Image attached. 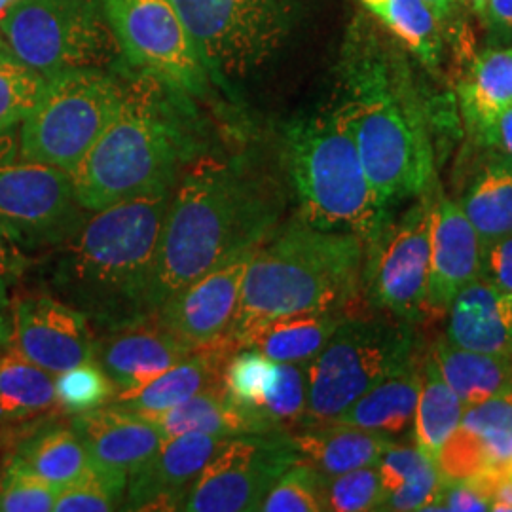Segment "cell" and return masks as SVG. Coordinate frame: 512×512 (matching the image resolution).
<instances>
[{
	"mask_svg": "<svg viewBox=\"0 0 512 512\" xmlns=\"http://www.w3.org/2000/svg\"><path fill=\"white\" fill-rule=\"evenodd\" d=\"M145 418L162 431L165 440L186 433H203L222 439L253 433H272L262 421L232 403L224 387L203 391L165 412Z\"/></svg>",
	"mask_w": 512,
	"mask_h": 512,
	"instance_id": "cell-26",
	"label": "cell"
},
{
	"mask_svg": "<svg viewBox=\"0 0 512 512\" xmlns=\"http://www.w3.org/2000/svg\"><path fill=\"white\" fill-rule=\"evenodd\" d=\"M31 264L29 255L19 247L16 239L0 224V291L23 277Z\"/></svg>",
	"mask_w": 512,
	"mask_h": 512,
	"instance_id": "cell-48",
	"label": "cell"
},
{
	"mask_svg": "<svg viewBox=\"0 0 512 512\" xmlns=\"http://www.w3.org/2000/svg\"><path fill=\"white\" fill-rule=\"evenodd\" d=\"M444 480L440 478L439 469L429 471L401 488L384 494L380 511H429L437 501Z\"/></svg>",
	"mask_w": 512,
	"mask_h": 512,
	"instance_id": "cell-45",
	"label": "cell"
},
{
	"mask_svg": "<svg viewBox=\"0 0 512 512\" xmlns=\"http://www.w3.org/2000/svg\"><path fill=\"white\" fill-rule=\"evenodd\" d=\"M482 145L492 148L495 154L512 160V107L497 116L490 128L476 135Z\"/></svg>",
	"mask_w": 512,
	"mask_h": 512,
	"instance_id": "cell-49",
	"label": "cell"
},
{
	"mask_svg": "<svg viewBox=\"0 0 512 512\" xmlns=\"http://www.w3.org/2000/svg\"><path fill=\"white\" fill-rule=\"evenodd\" d=\"M57 408L55 374L33 365L14 349L0 351V429H14Z\"/></svg>",
	"mask_w": 512,
	"mask_h": 512,
	"instance_id": "cell-28",
	"label": "cell"
},
{
	"mask_svg": "<svg viewBox=\"0 0 512 512\" xmlns=\"http://www.w3.org/2000/svg\"><path fill=\"white\" fill-rule=\"evenodd\" d=\"M340 310H306L260 321L236 336V342L255 348L274 363L306 366L327 346L330 336L344 321Z\"/></svg>",
	"mask_w": 512,
	"mask_h": 512,
	"instance_id": "cell-23",
	"label": "cell"
},
{
	"mask_svg": "<svg viewBox=\"0 0 512 512\" xmlns=\"http://www.w3.org/2000/svg\"><path fill=\"white\" fill-rule=\"evenodd\" d=\"M2 471H4V467H2V461H0V476H2Z\"/></svg>",
	"mask_w": 512,
	"mask_h": 512,
	"instance_id": "cell-56",
	"label": "cell"
},
{
	"mask_svg": "<svg viewBox=\"0 0 512 512\" xmlns=\"http://www.w3.org/2000/svg\"><path fill=\"white\" fill-rule=\"evenodd\" d=\"M118 395L105 370L95 359L82 365L55 374V397L57 406L67 414H84L95 408L107 406Z\"/></svg>",
	"mask_w": 512,
	"mask_h": 512,
	"instance_id": "cell-36",
	"label": "cell"
},
{
	"mask_svg": "<svg viewBox=\"0 0 512 512\" xmlns=\"http://www.w3.org/2000/svg\"><path fill=\"white\" fill-rule=\"evenodd\" d=\"M431 357L465 408L512 389V355L459 348L442 338L435 342Z\"/></svg>",
	"mask_w": 512,
	"mask_h": 512,
	"instance_id": "cell-27",
	"label": "cell"
},
{
	"mask_svg": "<svg viewBox=\"0 0 512 512\" xmlns=\"http://www.w3.org/2000/svg\"><path fill=\"white\" fill-rule=\"evenodd\" d=\"M298 461L308 463L323 476L378 465L385 448L395 440L344 423L306 425L291 433Z\"/></svg>",
	"mask_w": 512,
	"mask_h": 512,
	"instance_id": "cell-24",
	"label": "cell"
},
{
	"mask_svg": "<svg viewBox=\"0 0 512 512\" xmlns=\"http://www.w3.org/2000/svg\"><path fill=\"white\" fill-rule=\"evenodd\" d=\"M124 82L103 69L48 78L35 109L19 126L18 156L73 175L120 109Z\"/></svg>",
	"mask_w": 512,
	"mask_h": 512,
	"instance_id": "cell-10",
	"label": "cell"
},
{
	"mask_svg": "<svg viewBox=\"0 0 512 512\" xmlns=\"http://www.w3.org/2000/svg\"><path fill=\"white\" fill-rule=\"evenodd\" d=\"M459 205L482 243L512 234V160L494 152L482 162Z\"/></svg>",
	"mask_w": 512,
	"mask_h": 512,
	"instance_id": "cell-30",
	"label": "cell"
},
{
	"mask_svg": "<svg viewBox=\"0 0 512 512\" xmlns=\"http://www.w3.org/2000/svg\"><path fill=\"white\" fill-rule=\"evenodd\" d=\"M429 230L431 192L416 198L401 217L387 220L366 245L363 293L376 310L408 323L423 317L431 256Z\"/></svg>",
	"mask_w": 512,
	"mask_h": 512,
	"instance_id": "cell-13",
	"label": "cell"
},
{
	"mask_svg": "<svg viewBox=\"0 0 512 512\" xmlns=\"http://www.w3.org/2000/svg\"><path fill=\"white\" fill-rule=\"evenodd\" d=\"M0 351H2V349H0Z\"/></svg>",
	"mask_w": 512,
	"mask_h": 512,
	"instance_id": "cell-57",
	"label": "cell"
},
{
	"mask_svg": "<svg viewBox=\"0 0 512 512\" xmlns=\"http://www.w3.org/2000/svg\"><path fill=\"white\" fill-rule=\"evenodd\" d=\"M59 488L12 458L0 476V512H52Z\"/></svg>",
	"mask_w": 512,
	"mask_h": 512,
	"instance_id": "cell-40",
	"label": "cell"
},
{
	"mask_svg": "<svg viewBox=\"0 0 512 512\" xmlns=\"http://www.w3.org/2000/svg\"><path fill=\"white\" fill-rule=\"evenodd\" d=\"M440 21L452 18L463 0H425Z\"/></svg>",
	"mask_w": 512,
	"mask_h": 512,
	"instance_id": "cell-52",
	"label": "cell"
},
{
	"mask_svg": "<svg viewBox=\"0 0 512 512\" xmlns=\"http://www.w3.org/2000/svg\"><path fill=\"white\" fill-rule=\"evenodd\" d=\"M308 380L306 366L277 363L274 384L262 401L251 410V416L262 421L270 431L293 433L306 420Z\"/></svg>",
	"mask_w": 512,
	"mask_h": 512,
	"instance_id": "cell-34",
	"label": "cell"
},
{
	"mask_svg": "<svg viewBox=\"0 0 512 512\" xmlns=\"http://www.w3.org/2000/svg\"><path fill=\"white\" fill-rule=\"evenodd\" d=\"M10 332H12V323L6 313V294L0 291V349L10 344Z\"/></svg>",
	"mask_w": 512,
	"mask_h": 512,
	"instance_id": "cell-53",
	"label": "cell"
},
{
	"mask_svg": "<svg viewBox=\"0 0 512 512\" xmlns=\"http://www.w3.org/2000/svg\"><path fill=\"white\" fill-rule=\"evenodd\" d=\"M366 245L296 217L256 245L230 336L277 315L340 310L363 291Z\"/></svg>",
	"mask_w": 512,
	"mask_h": 512,
	"instance_id": "cell-5",
	"label": "cell"
},
{
	"mask_svg": "<svg viewBox=\"0 0 512 512\" xmlns=\"http://www.w3.org/2000/svg\"><path fill=\"white\" fill-rule=\"evenodd\" d=\"M253 251L226 260L171 294L150 319L192 348L230 336Z\"/></svg>",
	"mask_w": 512,
	"mask_h": 512,
	"instance_id": "cell-16",
	"label": "cell"
},
{
	"mask_svg": "<svg viewBox=\"0 0 512 512\" xmlns=\"http://www.w3.org/2000/svg\"><path fill=\"white\" fill-rule=\"evenodd\" d=\"M0 46L44 78L105 69L120 55L105 0H18L0 19Z\"/></svg>",
	"mask_w": 512,
	"mask_h": 512,
	"instance_id": "cell-9",
	"label": "cell"
},
{
	"mask_svg": "<svg viewBox=\"0 0 512 512\" xmlns=\"http://www.w3.org/2000/svg\"><path fill=\"white\" fill-rule=\"evenodd\" d=\"M435 463L444 482H469L484 473L492 459L480 435L458 427L456 433L442 444Z\"/></svg>",
	"mask_w": 512,
	"mask_h": 512,
	"instance_id": "cell-42",
	"label": "cell"
},
{
	"mask_svg": "<svg viewBox=\"0 0 512 512\" xmlns=\"http://www.w3.org/2000/svg\"><path fill=\"white\" fill-rule=\"evenodd\" d=\"M173 190L93 211L55 260L59 298L92 327L112 330L150 319V291Z\"/></svg>",
	"mask_w": 512,
	"mask_h": 512,
	"instance_id": "cell-3",
	"label": "cell"
},
{
	"mask_svg": "<svg viewBox=\"0 0 512 512\" xmlns=\"http://www.w3.org/2000/svg\"><path fill=\"white\" fill-rule=\"evenodd\" d=\"M459 103L476 135L512 107V48H490L476 57L459 84Z\"/></svg>",
	"mask_w": 512,
	"mask_h": 512,
	"instance_id": "cell-29",
	"label": "cell"
},
{
	"mask_svg": "<svg viewBox=\"0 0 512 512\" xmlns=\"http://www.w3.org/2000/svg\"><path fill=\"white\" fill-rule=\"evenodd\" d=\"M234 336H224L213 344L196 348L179 365L165 370L152 382L133 391L118 393L110 404L152 416L192 399L209 389L224 387V372L230 357L238 351Z\"/></svg>",
	"mask_w": 512,
	"mask_h": 512,
	"instance_id": "cell-21",
	"label": "cell"
},
{
	"mask_svg": "<svg viewBox=\"0 0 512 512\" xmlns=\"http://www.w3.org/2000/svg\"><path fill=\"white\" fill-rule=\"evenodd\" d=\"M366 10L427 69L437 71L444 54L442 21L425 0H361Z\"/></svg>",
	"mask_w": 512,
	"mask_h": 512,
	"instance_id": "cell-31",
	"label": "cell"
},
{
	"mask_svg": "<svg viewBox=\"0 0 512 512\" xmlns=\"http://www.w3.org/2000/svg\"><path fill=\"white\" fill-rule=\"evenodd\" d=\"M277 363L258 349L241 346L230 357L224 372V389L228 399L251 414L256 404L274 384Z\"/></svg>",
	"mask_w": 512,
	"mask_h": 512,
	"instance_id": "cell-37",
	"label": "cell"
},
{
	"mask_svg": "<svg viewBox=\"0 0 512 512\" xmlns=\"http://www.w3.org/2000/svg\"><path fill=\"white\" fill-rule=\"evenodd\" d=\"M194 349L154 319H145L128 327L105 330L101 338H95L93 359L105 370L118 393H126L179 365Z\"/></svg>",
	"mask_w": 512,
	"mask_h": 512,
	"instance_id": "cell-20",
	"label": "cell"
},
{
	"mask_svg": "<svg viewBox=\"0 0 512 512\" xmlns=\"http://www.w3.org/2000/svg\"><path fill=\"white\" fill-rule=\"evenodd\" d=\"M173 93L148 74L124 82L120 109L73 173L86 211L175 188L198 143Z\"/></svg>",
	"mask_w": 512,
	"mask_h": 512,
	"instance_id": "cell-4",
	"label": "cell"
},
{
	"mask_svg": "<svg viewBox=\"0 0 512 512\" xmlns=\"http://www.w3.org/2000/svg\"><path fill=\"white\" fill-rule=\"evenodd\" d=\"M57 488L67 486L92 467L84 442L73 427H44L19 444L14 456Z\"/></svg>",
	"mask_w": 512,
	"mask_h": 512,
	"instance_id": "cell-33",
	"label": "cell"
},
{
	"mask_svg": "<svg viewBox=\"0 0 512 512\" xmlns=\"http://www.w3.org/2000/svg\"><path fill=\"white\" fill-rule=\"evenodd\" d=\"M425 311L446 313L454 296L480 275L482 241L458 202L433 186Z\"/></svg>",
	"mask_w": 512,
	"mask_h": 512,
	"instance_id": "cell-17",
	"label": "cell"
},
{
	"mask_svg": "<svg viewBox=\"0 0 512 512\" xmlns=\"http://www.w3.org/2000/svg\"><path fill=\"white\" fill-rule=\"evenodd\" d=\"M490 511H512V480H505L495 488Z\"/></svg>",
	"mask_w": 512,
	"mask_h": 512,
	"instance_id": "cell-51",
	"label": "cell"
},
{
	"mask_svg": "<svg viewBox=\"0 0 512 512\" xmlns=\"http://www.w3.org/2000/svg\"><path fill=\"white\" fill-rule=\"evenodd\" d=\"M283 203L243 165L198 154L173 188L150 291L164 300L226 260L255 249L279 226Z\"/></svg>",
	"mask_w": 512,
	"mask_h": 512,
	"instance_id": "cell-2",
	"label": "cell"
},
{
	"mask_svg": "<svg viewBox=\"0 0 512 512\" xmlns=\"http://www.w3.org/2000/svg\"><path fill=\"white\" fill-rule=\"evenodd\" d=\"M71 427L84 442L93 465L124 482L154 458L165 442L152 421L116 404L74 416Z\"/></svg>",
	"mask_w": 512,
	"mask_h": 512,
	"instance_id": "cell-19",
	"label": "cell"
},
{
	"mask_svg": "<svg viewBox=\"0 0 512 512\" xmlns=\"http://www.w3.org/2000/svg\"><path fill=\"white\" fill-rule=\"evenodd\" d=\"M298 461L291 433H253L224 439L184 501L188 512H251L275 480Z\"/></svg>",
	"mask_w": 512,
	"mask_h": 512,
	"instance_id": "cell-14",
	"label": "cell"
},
{
	"mask_svg": "<svg viewBox=\"0 0 512 512\" xmlns=\"http://www.w3.org/2000/svg\"><path fill=\"white\" fill-rule=\"evenodd\" d=\"M222 437L186 433L164 442L126 486L124 511H183L205 463L217 452Z\"/></svg>",
	"mask_w": 512,
	"mask_h": 512,
	"instance_id": "cell-18",
	"label": "cell"
},
{
	"mask_svg": "<svg viewBox=\"0 0 512 512\" xmlns=\"http://www.w3.org/2000/svg\"><path fill=\"white\" fill-rule=\"evenodd\" d=\"M433 469H437L435 459L429 458L416 444L401 446L393 442L385 448L382 458L378 461V473L382 478L385 494L427 475Z\"/></svg>",
	"mask_w": 512,
	"mask_h": 512,
	"instance_id": "cell-43",
	"label": "cell"
},
{
	"mask_svg": "<svg viewBox=\"0 0 512 512\" xmlns=\"http://www.w3.org/2000/svg\"><path fill=\"white\" fill-rule=\"evenodd\" d=\"M467 6H469V10L475 14L476 18L486 19V12H488V4H490V0H463Z\"/></svg>",
	"mask_w": 512,
	"mask_h": 512,
	"instance_id": "cell-54",
	"label": "cell"
},
{
	"mask_svg": "<svg viewBox=\"0 0 512 512\" xmlns=\"http://www.w3.org/2000/svg\"><path fill=\"white\" fill-rule=\"evenodd\" d=\"M285 158L304 222L368 245L391 219V207L372 188L348 129L332 110L294 120Z\"/></svg>",
	"mask_w": 512,
	"mask_h": 512,
	"instance_id": "cell-6",
	"label": "cell"
},
{
	"mask_svg": "<svg viewBox=\"0 0 512 512\" xmlns=\"http://www.w3.org/2000/svg\"><path fill=\"white\" fill-rule=\"evenodd\" d=\"M10 323L12 332L6 348L52 374L93 359L92 323L61 298L48 294L18 298Z\"/></svg>",
	"mask_w": 512,
	"mask_h": 512,
	"instance_id": "cell-15",
	"label": "cell"
},
{
	"mask_svg": "<svg viewBox=\"0 0 512 512\" xmlns=\"http://www.w3.org/2000/svg\"><path fill=\"white\" fill-rule=\"evenodd\" d=\"M384 494L378 465L361 467L344 475L325 476L323 482L325 511H380Z\"/></svg>",
	"mask_w": 512,
	"mask_h": 512,
	"instance_id": "cell-41",
	"label": "cell"
},
{
	"mask_svg": "<svg viewBox=\"0 0 512 512\" xmlns=\"http://www.w3.org/2000/svg\"><path fill=\"white\" fill-rule=\"evenodd\" d=\"M429 511L486 512L490 511V499L476 492L469 482H444Z\"/></svg>",
	"mask_w": 512,
	"mask_h": 512,
	"instance_id": "cell-47",
	"label": "cell"
},
{
	"mask_svg": "<svg viewBox=\"0 0 512 512\" xmlns=\"http://www.w3.org/2000/svg\"><path fill=\"white\" fill-rule=\"evenodd\" d=\"M484 23L497 35L512 38V0H490Z\"/></svg>",
	"mask_w": 512,
	"mask_h": 512,
	"instance_id": "cell-50",
	"label": "cell"
},
{
	"mask_svg": "<svg viewBox=\"0 0 512 512\" xmlns=\"http://www.w3.org/2000/svg\"><path fill=\"white\" fill-rule=\"evenodd\" d=\"M421 361L368 389L334 423L359 427L385 437H401L414 427L420 397Z\"/></svg>",
	"mask_w": 512,
	"mask_h": 512,
	"instance_id": "cell-25",
	"label": "cell"
},
{
	"mask_svg": "<svg viewBox=\"0 0 512 512\" xmlns=\"http://www.w3.org/2000/svg\"><path fill=\"white\" fill-rule=\"evenodd\" d=\"M6 137H0V224L25 253L63 245L90 215L76 198L73 175L12 158Z\"/></svg>",
	"mask_w": 512,
	"mask_h": 512,
	"instance_id": "cell-11",
	"label": "cell"
},
{
	"mask_svg": "<svg viewBox=\"0 0 512 512\" xmlns=\"http://www.w3.org/2000/svg\"><path fill=\"white\" fill-rule=\"evenodd\" d=\"M325 476L308 463L296 461L275 480L270 492L262 499V512H323Z\"/></svg>",
	"mask_w": 512,
	"mask_h": 512,
	"instance_id": "cell-38",
	"label": "cell"
},
{
	"mask_svg": "<svg viewBox=\"0 0 512 512\" xmlns=\"http://www.w3.org/2000/svg\"><path fill=\"white\" fill-rule=\"evenodd\" d=\"M18 0H0V19L6 16V12L16 4Z\"/></svg>",
	"mask_w": 512,
	"mask_h": 512,
	"instance_id": "cell-55",
	"label": "cell"
},
{
	"mask_svg": "<svg viewBox=\"0 0 512 512\" xmlns=\"http://www.w3.org/2000/svg\"><path fill=\"white\" fill-rule=\"evenodd\" d=\"M480 277L512 294V234L482 243Z\"/></svg>",
	"mask_w": 512,
	"mask_h": 512,
	"instance_id": "cell-46",
	"label": "cell"
},
{
	"mask_svg": "<svg viewBox=\"0 0 512 512\" xmlns=\"http://www.w3.org/2000/svg\"><path fill=\"white\" fill-rule=\"evenodd\" d=\"M46 84L48 78L27 69L0 46V137L21 126Z\"/></svg>",
	"mask_w": 512,
	"mask_h": 512,
	"instance_id": "cell-35",
	"label": "cell"
},
{
	"mask_svg": "<svg viewBox=\"0 0 512 512\" xmlns=\"http://www.w3.org/2000/svg\"><path fill=\"white\" fill-rule=\"evenodd\" d=\"M446 313L448 342L480 353L512 355V294L478 275L454 296Z\"/></svg>",
	"mask_w": 512,
	"mask_h": 512,
	"instance_id": "cell-22",
	"label": "cell"
},
{
	"mask_svg": "<svg viewBox=\"0 0 512 512\" xmlns=\"http://www.w3.org/2000/svg\"><path fill=\"white\" fill-rule=\"evenodd\" d=\"M209 78L224 88L262 71L285 48L298 0H173Z\"/></svg>",
	"mask_w": 512,
	"mask_h": 512,
	"instance_id": "cell-8",
	"label": "cell"
},
{
	"mask_svg": "<svg viewBox=\"0 0 512 512\" xmlns=\"http://www.w3.org/2000/svg\"><path fill=\"white\" fill-rule=\"evenodd\" d=\"M459 427L473 431L480 437L492 433L512 435V389L482 403L467 406Z\"/></svg>",
	"mask_w": 512,
	"mask_h": 512,
	"instance_id": "cell-44",
	"label": "cell"
},
{
	"mask_svg": "<svg viewBox=\"0 0 512 512\" xmlns=\"http://www.w3.org/2000/svg\"><path fill=\"white\" fill-rule=\"evenodd\" d=\"M128 482L92 467L59 488L54 512H110L120 509Z\"/></svg>",
	"mask_w": 512,
	"mask_h": 512,
	"instance_id": "cell-39",
	"label": "cell"
},
{
	"mask_svg": "<svg viewBox=\"0 0 512 512\" xmlns=\"http://www.w3.org/2000/svg\"><path fill=\"white\" fill-rule=\"evenodd\" d=\"M342 101L332 110L348 129L366 177L385 205L431 192L435 154L403 55L363 21L340 57Z\"/></svg>",
	"mask_w": 512,
	"mask_h": 512,
	"instance_id": "cell-1",
	"label": "cell"
},
{
	"mask_svg": "<svg viewBox=\"0 0 512 512\" xmlns=\"http://www.w3.org/2000/svg\"><path fill=\"white\" fill-rule=\"evenodd\" d=\"M465 406L458 395L442 380L431 353L421 363V387L416 416L414 440L429 458H437L442 444L450 439L463 418Z\"/></svg>",
	"mask_w": 512,
	"mask_h": 512,
	"instance_id": "cell-32",
	"label": "cell"
},
{
	"mask_svg": "<svg viewBox=\"0 0 512 512\" xmlns=\"http://www.w3.org/2000/svg\"><path fill=\"white\" fill-rule=\"evenodd\" d=\"M120 55L184 95H203L209 73L173 0H105Z\"/></svg>",
	"mask_w": 512,
	"mask_h": 512,
	"instance_id": "cell-12",
	"label": "cell"
},
{
	"mask_svg": "<svg viewBox=\"0 0 512 512\" xmlns=\"http://www.w3.org/2000/svg\"><path fill=\"white\" fill-rule=\"evenodd\" d=\"M418 359L414 323L387 313L346 315L327 346L306 365L308 408L302 427L336 420L368 389Z\"/></svg>",
	"mask_w": 512,
	"mask_h": 512,
	"instance_id": "cell-7",
	"label": "cell"
}]
</instances>
